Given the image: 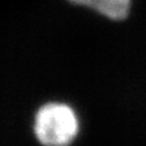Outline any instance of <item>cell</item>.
<instances>
[{
    "label": "cell",
    "instance_id": "cell-1",
    "mask_svg": "<svg viewBox=\"0 0 146 146\" xmlns=\"http://www.w3.org/2000/svg\"><path fill=\"white\" fill-rule=\"evenodd\" d=\"M83 131L81 112L67 99L51 98L39 102L30 117L31 138L38 146H75Z\"/></svg>",
    "mask_w": 146,
    "mask_h": 146
},
{
    "label": "cell",
    "instance_id": "cell-2",
    "mask_svg": "<svg viewBox=\"0 0 146 146\" xmlns=\"http://www.w3.org/2000/svg\"><path fill=\"white\" fill-rule=\"evenodd\" d=\"M76 9L90 12L109 23H122L131 16L136 0H64Z\"/></svg>",
    "mask_w": 146,
    "mask_h": 146
}]
</instances>
